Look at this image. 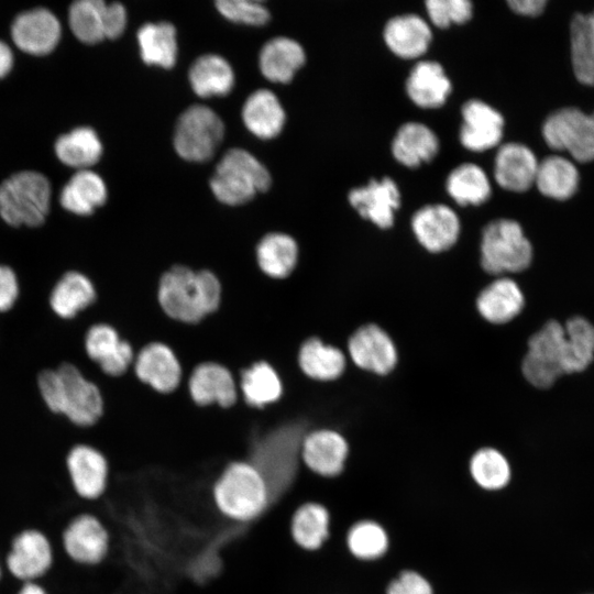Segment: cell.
Here are the masks:
<instances>
[{"mask_svg":"<svg viewBox=\"0 0 594 594\" xmlns=\"http://www.w3.org/2000/svg\"><path fill=\"white\" fill-rule=\"evenodd\" d=\"M385 594H433V588L417 571L404 570L387 584Z\"/></svg>","mask_w":594,"mask_h":594,"instance_id":"7dc6e473","label":"cell"},{"mask_svg":"<svg viewBox=\"0 0 594 594\" xmlns=\"http://www.w3.org/2000/svg\"><path fill=\"white\" fill-rule=\"evenodd\" d=\"M65 468L75 496L95 504L108 491L110 464L106 453L88 443L74 444L67 452Z\"/></svg>","mask_w":594,"mask_h":594,"instance_id":"5bb4252c","label":"cell"},{"mask_svg":"<svg viewBox=\"0 0 594 594\" xmlns=\"http://www.w3.org/2000/svg\"><path fill=\"white\" fill-rule=\"evenodd\" d=\"M14 594H50L43 582L21 583Z\"/></svg>","mask_w":594,"mask_h":594,"instance_id":"816d5d0a","label":"cell"},{"mask_svg":"<svg viewBox=\"0 0 594 594\" xmlns=\"http://www.w3.org/2000/svg\"><path fill=\"white\" fill-rule=\"evenodd\" d=\"M2 561L6 574L18 583L42 582L55 565L56 548L45 531L26 527L12 537Z\"/></svg>","mask_w":594,"mask_h":594,"instance_id":"30bf717a","label":"cell"},{"mask_svg":"<svg viewBox=\"0 0 594 594\" xmlns=\"http://www.w3.org/2000/svg\"><path fill=\"white\" fill-rule=\"evenodd\" d=\"M14 64V56L11 47L0 40V79L8 76L12 70Z\"/></svg>","mask_w":594,"mask_h":594,"instance_id":"f907efd6","label":"cell"},{"mask_svg":"<svg viewBox=\"0 0 594 594\" xmlns=\"http://www.w3.org/2000/svg\"><path fill=\"white\" fill-rule=\"evenodd\" d=\"M509 8L518 14L537 16L539 15L547 4L544 0H509Z\"/></svg>","mask_w":594,"mask_h":594,"instance_id":"681fc988","label":"cell"},{"mask_svg":"<svg viewBox=\"0 0 594 594\" xmlns=\"http://www.w3.org/2000/svg\"><path fill=\"white\" fill-rule=\"evenodd\" d=\"M535 184L542 195L565 200L578 189L579 172L569 160L549 156L538 164Z\"/></svg>","mask_w":594,"mask_h":594,"instance_id":"f35d334b","label":"cell"},{"mask_svg":"<svg viewBox=\"0 0 594 594\" xmlns=\"http://www.w3.org/2000/svg\"><path fill=\"white\" fill-rule=\"evenodd\" d=\"M193 400L198 405L218 404L230 407L237 400L234 380L224 366L207 362L198 365L188 383Z\"/></svg>","mask_w":594,"mask_h":594,"instance_id":"484cf974","label":"cell"},{"mask_svg":"<svg viewBox=\"0 0 594 594\" xmlns=\"http://www.w3.org/2000/svg\"><path fill=\"white\" fill-rule=\"evenodd\" d=\"M266 167L250 152L231 148L216 166L210 188L216 198L229 206L249 202L271 186Z\"/></svg>","mask_w":594,"mask_h":594,"instance_id":"ba28073f","label":"cell"},{"mask_svg":"<svg viewBox=\"0 0 594 594\" xmlns=\"http://www.w3.org/2000/svg\"><path fill=\"white\" fill-rule=\"evenodd\" d=\"M37 388L46 408L64 416L78 428H90L103 416L105 400L100 387L88 380L73 363L37 375Z\"/></svg>","mask_w":594,"mask_h":594,"instance_id":"7a4b0ae2","label":"cell"},{"mask_svg":"<svg viewBox=\"0 0 594 594\" xmlns=\"http://www.w3.org/2000/svg\"><path fill=\"white\" fill-rule=\"evenodd\" d=\"M84 346L88 359L109 377L123 375L133 362L132 345L107 322L95 323L87 330Z\"/></svg>","mask_w":594,"mask_h":594,"instance_id":"ac0fdd59","label":"cell"},{"mask_svg":"<svg viewBox=\"0 0 594 594\" xmlns=\"http://www.w3.org/2000/svg\"><path fill=\"white\" fill-rule=\"evenodd\" d=\"M213 502L226 517L237 521L257 518L272 499L270 488L251 462L229 464L212 490Z\"/></svg>","mask_w":594,"mask_h":594,"instance_id":"277c9868","label":"cell"},{"mask_svg":"<svg viewBox=\"0 0 594 594\" xmlns=\"http://www.w3.org/2000/svg\"><path fill=\"white\" fill-rule=\"evenodd\" d=\"M138 378L160 393L174 391L182 377V367L169 346L161 342L145 345L134 362Z\"/></svg>","mask_w":594,"mask_h":594,"instance_id":"7402d4cb","label":"cell"},{"mask_svg":"<svg viewBox=\"0 0 594 594\" xmlns=\"http://www.w3.org/2000/svg\"><path fill=\"white\" fill-rule=\"evenodd\" d=\"M305 435L301 425L293 424L275 429L255 442L250 462L265 480L272 499L286 493L294 483Z\"/></svg>","mask_w":594,"mask_h":594,"instance_id":"5b68a950","label":"cell"},{"mask_svg":"<svg viewBox=\"0 0 594 594\" xmlns=\"http://www.w3.org/2000/svg\"><path fill=\"white\" fill-rule=\"evenodd\" d=\"M20 295V285L15 272L8 265L0 264V314L13 308Z\"/></svg>","mask_w":594,"mask_h":594,"instance_id":"c3c4849f","label":"cell"},{"mask_svg":"<svg viewBox=\"0 0 594 594\" xmlns=\"http://www.w3.org/2000/svg\"><path fill=\"white\" fill-rule=\"evenodd\" d=\"M4 575H6V571H4V566H3V561H2V559L0 557V582L3 580Z\"/></svg>","mask_w":594,"mask_h":594,"instance_id":"f5cc1de1","label":"cell"},{"mask_svg":"<svg viewBox=\"0 0 594 594\" xmlns=\"http://www.w3.org/2000/svg\"><path fill=\"white\" fill-rule=\"evenodd\" d=\"M542 135L553 150L566 151L574 160H594V116L578 108H562L551 113L542 125Z\"/></svg>","mask_w":594,"mask_h":594,"instance_id":"7c38bea8","label":"cell"},{"mask_svg":"<svg viewBox=\"0 0 594 594\" xmlns=\"http://www.w3.org/2000/svg\"><path fill=\"white\" fill-rule=\"evenodd\" d=\"M108 190L100 175L90 170H77L64 185L59 204L64 210L75 216L87 217L107 201Z\"/></svg>","mask_w":594,"mask_h":594,"instance_id":"4316f807","label":"cell"},{"mask_svg":"<svg viewBox=\"0 0 594 594\" xmlns=\"http://www.w3.org/2000/svg\"><path fill=\"white\" fill-rule=\"evenodd\" d=\"M593 358L594 327L586 319L571 318L564 327L550 320L528 339L520 370L531 386L546 389L560 375L585 370Z\"/></svg>","mask_w":594,"mask_h":594,"instance_id":"6da1fadb","label":"cell"},{"mask_svg":"<svg viewBox=\"0 0 594 594\" xmlns=\"http://www.w3.org/2000/svg\"><path fill=\"white\" fill-rule=\"evenodd\" d=\"M474 307L483 321L501 327L520 315L525 296L515 279L509 276L494 277L477 293Z\"/></svg>","mask_w":594,"mask_h":594,"instance_id":"d6986e66","label":"cell"},{"mask_svg":"<svg viewBox=\"0 0 594 594\" xmlns=\"http://www.w3.org/2000/svg\"><path fill=\"white\" fill-rule=\"evenodd\" d=\"M571 59L576 79L594 86V11L576 13L570 24Z\"/></svg>","mask_w":594,"mask_h":594,"instance_id":"8d00e7d4","label":"cell"},{"mask_svg":"<svg viewBox=\"0 0 594 594\" xmlns=\"http://www.w3.org/2000/svg\"><path fill=\"white\" fill-rule=\"evenodd\" d=\"M462 145L481 152L496 146L503 138L504 119L493 107L481 100H470L462 107Z\"/></svg>","mask_w":594,"mask_h":594,"instance_id":"44dd1931","label":"cell"},{"mask_svg":"<svg viewBox=\"0 0 594 594\" xmlns=\"http://www.w3.org/2000/svg\"><path fill=\"white\" fill-rule=\"evenodd\" d=\"M136 38L142 61L147 65L172 68L177 58L176 30L168 22L142 25Z\"/></svg>","mask_w":594,"mask_h":594,"instance_id":"d590c367","label":"cell"},{"mask_svg":"<svg viewBox=\"0 0 594 594\" xmlns=\"http://www.w3.org/2000/svg\"><path fill=\"white\" fill-rule=\"evenodd\" d=\"M223 135L220 117L207 106L193 105L177 120L174 147L186 161L205 162L213 156Z\"/></svg>","mask_w":594,"mask_h":594,"instance_id":"8fae6325","label":"cell"},{"mask_svg":"<svg viewBox=\"0 0 594 594\" xmlns=\"http://www.w3.org/2000/svg\"><path fill=\"white\" fill-rule=\"evenodd\" d=\"M260 268L274 278L287 277L298 262V245L288 234L274 232L262 238L256 248Z\"/></svg>","mask_w":594,"mask_h":594,"instance_id":"74e56055","label":"cell"},{"mask_svg":"<svg viewBox=\"0 0 594 594\" xmlns=\"http://www.w3.org/2000/svg\"><path fill=\"white\" fill-rule=\"evenodd\" d=\"M285 111L274 92L258 89L251 94L242 107L245 128L262 140L277 136L285 124Z\"/></svg>","mask_w":594,"mask_h":594,"instance_id":"83f0119b","label":"cell"},{"mask_svg":"<svg viewBox=\"0 0 594 594\" xmlns=\"http://www.w3.org/2000/svg\"><path fill=\"white\" fill-rule=\"evenodd\" d=\"M448 194L461 206H479L491 196V183L477 165L466 163L455 167L447 178Z\"/></svg>","mask_w":594,"mask_h":594,"instance_id":"b9f144b4","label":"cell"},{"mask_svg":"<svg viewBox=\"0 0 594 594\" xmlns=\"http://www.w3.org/2000/svg\"><path fill=\"white\" fill-rule=\"evenodd\" d=\"M426 8L431 22L438 28L464 23L472 16V3L468 0H428Z\"/></svg>","mask_w":594,"mask_h":594,"instance_id":"bcb514c9","label":"cell"},{"mask_svg":"<svg viewBox=\"0 0 594 594\" xmlns=\"http://www.w3.org/2000/svg\"><path fill=\"white\" fill-rule=\"evenodd\" d=\"M411 230L419 245L430 254H441L458 242L461 223L458 215L446 205H428L415 212Z\"/></svg>","mask_w":594,"mask_h":594,"instance_id":"e0dca14e","label":"cell"},{"mask_svg":"<svg viewBox=\"0 0 594 594\" xmlns=\"http://www.w3.org/2000/svg\"><path fill=\"white\" fill-rule=\"evenodd\" d=\"M298 364L307 377L328 383L343 376L349 361L340 346L326 343L318 337H311L299 348Z\"/></svg>","mask_w":594,"mask_h":594,"instance_id":"d4e9b609","label":"cell"},{"mask_svg":"<svg viewBox=\"0 0 594 594\" xmlns=\"http://www.w3.org/2000/svg\"><path fill=\"white\" fill-rule=\"evenodd\" d=\"M331 517L320 502L302 503L293 514L290 535L295 543L305 551L320 550L330 538Z\"/></svg>","mask_w":594,"mask_h":594,"instance_id":"1f68e13d","label":"cell"},{"mask_svg":"<svg viewBox=\"0 0 594 594\" xmlns=\"http://www.w3.org/2000/svg\"><path fill=\"white\" fill-rule=\"evenodd\" d=\"M107 2L77 0L68 9V23L75 37L85 44L107 38Z\"/></svg>","mask_w":594,"mask_h":594,"instance_id":"60d3db41","label":"cell"},{"mask_svg":"<svg viewBox=\"0 0 594 594\" xmlns=\"http://www.w3.org/2000/svg\"><path fill=\"white\" fill-rule=\"evenodd\" d=\"M532 255V245L517 221L496 219L483 228L479 264L488 277L524 272L530 266Z\"/></svg>","mask_w":594,"mask_h":594,"instance_id":"52a82bcc","label":"cell"},{"mask_svg":"<svg viewBox=\"0 0 594 594\" xmlns=\"http://www.w3.org/2000/svg\"><path fill=\"white\" fill-rule=\"evenodd\" d=\"M221 285L209 271L174 266L160 280L158 301L170 318L195 323L219 307Z\"/></svg>","mask_w":594,"mask_h":594,"instance_id":"3957f363","label":"cell"},{"mask_svg":"<svg viewBox=\"0 0 594 594\" xmlns=\"http://www.w3.org/2000/svg\"><path fill=\"white\" fill-rule=\"evenodd\" d=\"M217 10L228 20L249 25H263L270 20L267 8L253 0H218Z\"/></svg>","mask_w":594,"mask_h":594,"instance_id":"f6af8a7d","label":"cell"},{"mask_svg":"<svg viewBox=\"0 0 594 594\" xmlns=\"http://www.w3.org/2000/svg\"><path fill=\"white\" fill-rule=\"evenodd\" d=\"M349 201L363 219L386 230L394 224L395 211L400 206V194L397 185L391 178L384 177L352 189Z\"/></svg>","mask_w":594,"mask_h":594,"instance_id":"ffe728a7","label":"cell"},{"mask_svg":"<svg viewBox=\"0 0 594 594\" xmlns=\"http://www.w3.org/2000/svg\"><path fill=\"white\" fill-rule=\"evenodd\" d=\"M241 389L249 405L264 407L280 397L283 385L275 370L261 361L243 371Z\"/></svg>","mask_w":594,"mask_h":594,"instance_id":"ee69618b","label":"cell"},{"mask_svg":"<svg viewBox=\"0 0 594 594\" xmlns=\"http://www.w3.org/2000/svg\"><path fill=\"white\" fill-rule=\"evenodd\" d=\"M98 294L92 280L81 272L68 271L54 285L48 304L63 320H72L96 304Z\"/></svg>","mask_w":594,"mask_h":594,"instance_id":"cb8c5ba5","label":"cell"},{"mask_svg":"<svg viewBox=\"0 0 594 594\" xmlns=\"http://www.w3.org/2000/svg\"><path fill=\"white\" fill-rule=\"evenodd\" d=\"M439 151V140L431 129L419 122L403 124L392 143L394 157L403 165L415 168L430 162Z\"/></svg>","mask_w":594,"mask_h":594,"instance_id":"d6a6232c","label":"cell"},{"mask_svg":"<svg viewBox=\"0 0 594 594\" xmlns=\"http://www.w3.org/2000/svg\"><path fill=\"white\" fill-rule=\"evenodd\" d=\"M383 35L388 48L402 58H416L422 55L432 37L428 23L416 14L391 19Z\"/></svg>","mask_w":594,"mask_h":594,"instance_id":"f1b7e54d","label":"cell"},{"mask_svg":"<svg viewBox=\"0 0 594 594\" xmlns=\"http://www.w3.org/2000/svg\"><path fill=\"white\" fill-rule=\"evenodd\" d=\"M539 162L529 147L519 143H507L499 147L494 163L497 184L510 191L529 189L536 180Z\"/></svg>","mask_w":594,"mask_h":594,"instance_id":"603a6c76","label":"cell"},{"mask_svg":"<svg viewBox=\"0 0 594 594\" xmlns=\"http://www.w3.org/2000/svg\"><path fill=\"white\" fill-rule=\"evenodd\" d=\"M188 78L195 94L202 98L226 96L234 85L232 67L217 54L198 57L189 68Z\"/></svg>","mask_w":594,"mask_h":594,"instance_id":"e575fe53","label":"cell"},{"mask_svg":"<svg viewBox=\"0 0 594 594\" xmlns=\"http://www.w3.org/2000/svg\"><path fill=\"white\" fill-rule=\"evenodd\" d=\"M345 350L352 365L371 375L388 376L398 364V349L393 337L374 322L356 328L348 338Z\"/></svg>","mask_w":594,"mask_h":594,"instance_id":"4fadbf2b","label":"cell"},{"mask_svg":"<svg viewBox=\"0 0 594 594\" xmlns=\"http://www.w3.org/2000/svg\"><path fill=\"white\" fill-rule=\"evenodd\" d=\"M306 59L304 48L293 38L278 36L266 42L258 56L262 75L272 82H289Z\"/></svg>","mask_w":594,"mask_h":594,"instance_id":"f546056e","label":"cell"},{"mask_svg":"<svg viewBox=\"0 0 594 594\" xmlns=\"http://www.w3.org/2000/svg\"><path fill=\"white\" fill-rule=\"evenodd\" d=\"M349 452L345 437L336 429L324 427L305 435L300 459L315 475L334 479L344 471Z\"/></svg>","mask_w":594,"mask_h":594,"instance_id":"9a60e30c","label":"cell"},{"mask_svg":"<svg viewBox=\"0 0 594 594\" xmlns=\"http://www.w3.org/2000/svg\"><path fill=\"white\" fill-rule=\"evenodd\" d=\"M11 38L22 52L33 56L52 53L62 36L57 16L46 8H33L18 14L11 24Z\"/></svg>","mask_w":594,"mask_h":594,"instance_id":"2e32d148","label":"cell"},{"mask_svg":"<svg viewBox=\"0 0 594 594\" xmlns=\"http://www.w3.org/2000/svg\"><path fill=\"white\" fill-rule=\"evenodd\" d=\"M52 186L36 170H21L0 184V217L14 229L44 224L51 210Z\"/></svg>","mask_w":594,"mask_h":594,"instance_id":"8992f818","label":"cell"},{"mask_svg":"<svg viewBox=\"0 0 594 594\" xmlns=\"http://www.w3.org/2000/svg\"><path fill=\"white\" fill-rule=\"evenodd\" d=\"M54 151L61 163L82 170L98 163L103 147L94 129L77 127L56 139Z\"/></svg>","mask_w":594,"mask_h":594,"instance_id":"836d02e7","label":"cell"},{"mask_svg":"<svg viewBox=\"0 0 594 594\" xmlns=\"http://www.w3.org/2000/svg\"><path fill=\"white\" fill-rule=\"evenodd\" d=\"M406 91L421 108L441 107L451 92V82L442 66L432 61L419 62L406 81Z\"/></svg>","mask_w":594,"mask_h":594,"instance_id":"4dcf8cb0","label":"cell"},{"mask_svg":"<svg viewBox=\"0 0 594 594\" xmlns=\"http://www.w3.org/2000/svg\"><path fill=\"white\" fill-rule=\"evenodd\" d=\"M345 544L355 559L375 561L386 554L389 540L382 525L372 519H362L349 528Z\"/></svg>","mask_w":594,"mask_h":594,"instance_id":"7bdbcfd3","label":"cell"},{"mask_svg":"<svg viewBox=\"0 0 594 594\" xmlns=\"http://www.w3.org/2000/svg\"><path fill=\"white\" fill-rule=\"evenodd\" d=\"M468 469L473 482L487 492L502 491L512 480L510 463L496 448L477 449L471 455Z\"/></svg>","mask_w":594,"mask_h":594,"instance_id":"ab89813d","label":"cell"},{"mask_svg":"<svg viewBox=\"0 0 594 594\" xmlns=\"http://www.w3.org/2000/svg\"><path fill=\"white\" fill-rule=\"evenodd\" d=\"M111 548V536L103 519L92 510L75 514L62 530L56 552L81 568L105 563Z\"/></svg>","mask_w":594,"mask_h":594,"instance_id":"9c48e42d","label":"cell"}]
</instances>
